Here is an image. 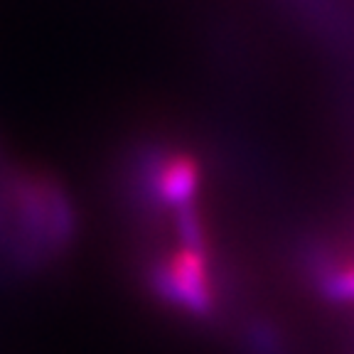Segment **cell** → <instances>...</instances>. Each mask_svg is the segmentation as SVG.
<instances>
[{
  "label": "cell",
  "mask_w": 354,
  "mask_h": 354,
  "mask_svg": "<svg viewBox=\"0 0 354 354\" xmlns=\"http://www.w3.org/2000/svg\"><path fill=\"white\" fill-rule=\"evenodd\" d=\"M155 288L162 298L194 315H207L214 308L209 261L202 246L177 249L155 273Z\"/></svg>",
  "instance_id": "6da1fadb"
},
{
  "label": "cell",
  "mask_w": 354,
  "mask_h": 354,
  "mask_svg": "<svg viewBox=\"0 0 354 354\" xmlns=\"http://www.w3.org/2000/svg\"><path fill=\"white\" fill-rule=\"evenodd\" d=\"M148 187L158 202L175 209L192 207L199 189V162L187 153H162L145 167Z\"/></svg>",
  "instance_id": "7a4b0ae2"
},
{
  "label": "cell",
  "mask_w": 354,
  "mask_h": 354,
  "mask_svg": "<svg viewBox=\"0 0 354 354\" xmlns=\"http://www.w3.org/2000/svg\"><path fill=\"white\" fill-rule=\"evenodd\" d=\"M322 290L332 300H342V303H354V263L335 268L322 278Z\"/></svg>",
  "instance_id": "3957f363"
},
{
  "label": "cell",
  "mask_w": 354,
  "mask_h": 354,
  "mask_svg": "<svg viewBox=\"0 0 354 354\" xmlns=\"http://www.w3.org/2000/svg\"><path fill=\"white\" fill-rule=\"evenodd\" d=\"M177 232L183 236V246H202L205 243V232H202V221L194 207H183L177 209Z\"/></svg>",
  "instance_id": "277c9868"
},
{
  "label": "cell",
  "mask_w": 354,
  "mask_h": 354,
  "mask_svg": "<svg viewBox=\"0 0 354 354\" xmlns=\"http://www.w3.org/2000/svg\"><path fill=\"white\" fill-rule=\"evenodd\" d=\"M293 3H298L303 12H308L313 17H320L325 22H332V15H335L332 0H293Z\"/></svg>",
  "instance_id": "5b68a950"
}]
</instances>
